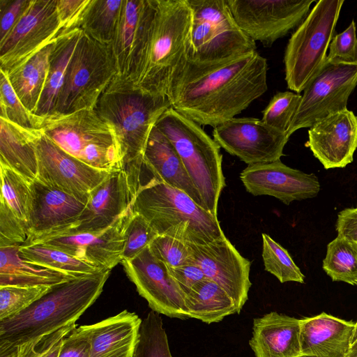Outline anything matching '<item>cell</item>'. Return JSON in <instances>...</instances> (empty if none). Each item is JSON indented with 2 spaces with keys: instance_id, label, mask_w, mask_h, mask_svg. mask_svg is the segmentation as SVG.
<instances>
[{
  "instance_id": "cell-1",
  "label": "cell",
  "mask_w": 357,
  "mask_h": 357,
  "mask_svg": "<svg viewBox=\"0 0 357 357\" xmlns=\"http://www.w3.org/2000/svg\"><path fill=\"white\" fill-rule=\"evenodd\" d=\"M267 61L257 51L209 65L188 61L169 98L181 114L215 128L267 91Z\"/></svg>"
},
{
  "instance_id": "cell-2",
  "label": "cell",
  "mask_w": 357,
  "mask_h": 357,
  "mask_svg": "<svg viewBox=\"0 0 357 357\" xmlns=\"http://www.w3.org/2000/svg\"><path fill=\"white\" fill-rule=\"evenodd\" d=\"M112 269L53 286L17 315L0 321V346L15 347L71 324L100 296Z\"/></svg>"
},
{
  "instance_id": "cell-3",
  "label": "cell",
  "mask_w": 357,
  "mask_h": 357,
  "mask_svg": "<svg viewBox=\"0 0 357 357\" xmlns=\"http://www.w3.org/2000/svg\"><path fill=\"white\" fill-rule=\"evenodd\" d=\"M192 10L187 0H157L144 60L135 82L169 98L189 61Z\"/></svg>"
},
{
  "instance_id": "cell-4",
  "label": "cell",
  "mask_w": 357,
  "mask_h": 357,
  "mask_svg": "<svg viewBox=\"0 0 357 357\" xmlns=\"http://www.w3.org/2000/svg\"><path fill=\"white\" fill-rule=\"evenodd\" d=\"M170 107L168 97L147 92L129 78L118 74L114 77L94 109L115 129L123 168L143 156L152 129Z\"/></svg>"
},
{
  "instance_id": "cell-5",
  "label": "cell",
  "mask_w": 357,
  "mask_h": 357,
  "mask_svg": "<svg viewBox=\"0 0 357 357\" xmlns=\"http://www.w3.org/2000/svg\"><path fill=\"white\" fill-rule=\"evenodd\" d=\"M132 210L142 215L158 235L187 244L203 245L225 236L216 215L184 192L164 182H154L139 189Z\"/></svg>"
},
{
  "instance_id": "cell-6",
  "label": "cell",
  "mask_w": 357,
  "mask_h": 357,
  "mask_svg": "<svg viewBox=\"0 0 357 357\" xmlns=\"http://www.w3.org/2000/svg\"><path fill=\"white\" fill-rule=\"evenodd\" d=\"M155 126L177 151L199 192L204 209L217 216L218 200L225 187L220 146L200 125L172 107L161 115Z\"/></svg>"
},
{
  "instance_id": "cell-7",
  "label": "cell",
  "mask_w": 357,
  "mask_h": 357,
  "mask_svg": "<svg viewBox=\"0 0 357 357\" xmlns=\"http://www.w3.org/2000/svg\"><path fill=\"white\" fill-rule=\"evenodd\" d=\"M40 129L62 150L91 167L107 172L123 169L116 130L94 109L44 117Z\"/></svg>"
},
{
  "instance_id": "cell-8",
  "label": "cell",
  "mask_w": 357,
  "mask_h": 357,
  "mask_svg": "<svg viewBox=\"0 0 357 357\" xmlns=\"http://www.w3.org/2000/svg\"><path fill=\"white\" fill-rule=\"evenodd\" d=\"M344 0H319L291 34L284 54L287 87L297 93L324 65Z\"/></svg>"
},
{
  "instance_id": "cell-9",
  "label": "cell",
  "mask_w": 357,
  "mask_h": 357,
  "mask_svg": "<svg viewBox=\"0 0 357 357\" xmlns=\"http://www.w3.org/2000/svg\"><path fill=\"white\" fill-rule=\"evenodd\" d=\"M117 74L111 45L100 43L82 31L67 67L52 114L94 109Z\"/></svg>"
},
{
  "instance_id": "cell-10",
  "label": "cell",
  "mask_w": 357,
  "mask_h": 357,
  "mask_svg": "<svg viewBox=\"0 0 357 357\" xmlns=\"http://www.w3.org/2000/svg\"><path fill=\"white\" fill-rule=\"evenodd\" d=\"M192 10L189 62L209 65L257 51L226 0H187Z\"/></svg>"
},
{
  "instance_id": "cell-11",
  "label": "cell",
  "mask_w": 357,
  "mask_h": 357,
  "mask_svg": "<svg viewBox=\"0 0 357 357\" xmlns=\"http://www.w3.org/2000/svg\"><path fill=\"white\" fill-rule=\"evenodd\" d=\"M356 86L357 63L326 61L303 89L287 135L347 109L349 98Z\"/></svg>"
},
{
  "instance_id": "cell-12",
  "label": "cell",
  "mask_w": 357,
  "mask_h": 357,
  "mask_svg": "<svg viewBox=\"0 0 357 357\" xmlns=\"http://www.w3.org/2000/svg\"><path fill=\"white\" fill-rule=\"evenodd\" d=\"M239 28L253 41L271 47L298 27L314 0H226Z\"/></svg>"
},
{
  "instance_id": "cell-13",
  "label": "cell",
  "mask_w": 357,
  "mask_h": 357,
  "mask_svg": "<svg viewBox=\"0 0 357 357\" xmlns=\"http://www.w3.org/2000/svg\"><path fill=\"white\" fill-rule=\"evenodd\" d=\"M63 31L57 0H31L13 29L0 42L1 70L10 73Z\"/></svg>"
},
{
  "instance_id": "cell-14",
  "label": "cell",
  "mask_w": 357,
  "mask_h": 357,
  "mask_svg": "<svg viewBox=\"0 0 357 357\" xmlns=\"http://www.w3.org/2000/svg\"><path fill=\"white\" fill-rule=\"evenodd\" d=\"M213 139L248 165L270 162L284 155L289 137L255 117H234L213 130Z\"/></svg>"
},
{
  "instance_id": "cell-15",
  "label": "cell",
  "mask_w": 357,
  "mask_h": 357,
  "mask_svg": "<svg viewBox=\"0 0 357 357\" xmlns=\"http://www.w3.org/2000/svg\"><path fill=\"white\" fill-rule=\"evenodd\" d=\"M157 0H123L111 47L118 75L135 83L139 75L151 33Z\"/></svg>"
},
{
  "instance_id": "cell-16",
  "label": "cell",
  "mask_w": 357,
  "mask_h": 357,
  "mask_svg": "<svg viewBox=\"0 0 357 357\" xmlns=\"http://www.w3.org/2000/svg\"><path fill=\"white\" fill-rule=\"evenodd\" d=\"M129 280L151 310L171 318L189 319L184 294L168 267L145 248L135 257L121 263Z\"/></svg>"
},
{
  "instance_id": "cell-17",
  "label": "cell",
  "mask_w": 357,
  "mask_h": 357,
  "mask_svg": "<svg viewBox=\"0 0 357 357\" xmlns=\"http://www.w3.org/2000/svg\"><path fill=\"white\" fill-rule=\"evenodd\" d=\"M194 263L234 301L238 314L248 299L250 261L226 236L203 245L188 244Z\"/></svg>"
},
{
  "instance_id": "cell-18",
  "label": "cell",
  "mask_w": 357,
  "mask_h": 357,
  "mask_svg": "<svg viewBox=\"0 0 357 357\" xmlns=\"http://www.w3.org/2000/svg\"><path fill=\"white\" fill-rule=\"evenodd\" d=\"M139 184L124 169L111 172L89 193L87 204L75 225L60 234L96 232L109 227L133 207Z\"/></svg>"
},
{
  "instance_id": "cell-19",
  "label": "cell",
  "mask_w": 357,
  "mask_h": 357,
  "mask_svg": "<svg viewBox=\"0 0 357 357\" xmlns=\"http://www.w3.org/2000/svg\"><path fill=\"white\" fill-rule=\"evenodd\" d=\"M132 211V208L102 231L63 233L29 241L24 244H43L96 267L112 269L122 261L125 229Z\"/></svg>"
},
{
  "instance_id": "cell-20",
  "label": "cell",
  "mask_w": 357,
  "mask_h": 357,
  "mask_svg": "<svg viewBox=\"0 0 357 357\" xmlns=\"http://www.w3.org/2000/svg\"><path fill=\"white\" fill-rule=\"evenodd\" d=\"M31 192L26 241L71 229L84 209L89 195L66 192L49 186L37 178L31 183Z\"/></svg>"
},
{
  "instance_id": "cell-21",
  "label": "cell",
  "mask_w": 357,
  "mask_h": 357,
  "mask_svg": "<svg viewBox=\"0 0 357 357\" xmlns=\"http://www.w3.org/2000/svg\"><path fill=\"white\" fill-rule=\"evenodd\" d=\"M36 178L73 194L89 195L111 172L91 167L67 153L43 131L36 142Z\"/></svg>"
},
{
  "instance_id": "cell-22",
  "label": "cell",
  "mask_w": 357,
  "mask_h": 357,
  "mask_svg": "<svg viewBox=\"0 0 357 357\" xmlns=\"http://www.w3.org/2000/svg\"><path fill=\"white\" fill-rule=\"evenodd\" d=\"M240 178L250 194L272 196L286 205L313 198L320 191L319 181L314 174L289 167L280 160L248 165Z\"/></svg>"
},
{
  "instance_id": "cell-23",
  "label": "cell",
  "mask_w": 357,
  "mask_h": 357,
  "mask_svg": "<svg viewBox=\"0 0 357 357\" xmlns=\"http://www.w3.org/2000/svg\"><path fill=\"white\" fill-rule=\"evenodd\" d=\"M305 146L325 169L346 167L357 149V116L346 109L317 121L308 129Z\"/></svg>"
},
{
  "instance_id": "cell-24",
  "label": "cell",
  "mask_w": 357,
  "mask_h": 357,
  "mask_svg": "<svg viewBox=\"0 0 357 357\" xmlns=\"http://www.w3.org/2000/svg\"><path fill=\"white\" fill-rule=\"evenodd\" d=\"M356 324L326 312L301 319V354L316 357H346Z\"/></svg>"
},
{
  "instance_id": "cell-25",
  "label": "cell",
  "mask_w": 357,
  "mask_h": 357,
  "mask_svg": "<svg viewBox=\"0 0 357 357\" xmlns=\"http://www.w3.org/2000/svg\"><path fill=\"white\" fill-rule=\"evenodd\" d=\"M142 319L124 310L99 322L79 326L91 344L90 357H131Z\"/></svg>"
},
{
  "instance_id": "cell-26",
  "label": "cell",
  "mask_w": 357,
  "mask_h": 357,
  "mask_svg": "<svg viewBox=\"0 0 357 357\" xmlns=\"http://www.w3.org/2000/svg\"><path fill=\"white\" fill-rule=\"evenodd\" d=\"M300 330L301 319L271 312L253 320L249 344L255 357H297Z\"/></svg>"
},
{
  "instance_id": "cell-27",
  "label": "cell",
  "mask_w": 357,
  "mask_h": 357,
  "mask_svg": "<svg viewBox=\"0 0 357 357\" xmlns=\"http://www.w3.org/2000/svg\"><path fill=\"white\" fill-rule=\"evenodd\" d=\"M143 155L164 183L184 192L204 208L199 192L191 181L177 151L155 126L149 135Z\"/></svg>"
},
{
  "instance_id": "cell-28",
  "label": "cell",
  "mask_w": 357,
  "mask_h": 357,
  "mask_svg": "<svg viewBox=\"0 0 357 357\" xmlns=\"http://www.w3.org/2000/svg\"><path fill=\"white\" fill-rule=\"evenodd\" d=\"M42 130L20 126L0 117V164L29 182L37 177L36 142Z\"/></svg>"
},
{
  "instance_id": "cell-29",
  "label": "cell",
  "mask_w": 357,
  "mask_h": 357,
  "mask_svg": "<svg viewBox=\"0 0 357 357\" xmlns=\"http://www.w3.org/2000/svg\"><path fill=\"white\" fill-rule=\"evenodd\" d=\"M19 247L12 245L0 248V287H53L76 278L24 259L20 255Z\"/></svg>"
},
{
  "instance_id": "cell-30",
  "label": "cell",
  "mask_w": 357,
  "mask_h": 357,
  "mask_svg": "<svg viewBox=\"0 0 357 357\" xmlns=\"http://www.w3.org/2000/svg\"><path fill=\"white\" fill-rule=\"evenodd\" d=\"M82 33L79 28H73L62 31L53 40L47 78L36 115L46 117L53 114L67 67Z\"/></svg>"
},
{
  "instance_id": "cell-31",
  "label": "cell",
  "mask_w": 357,
  "mask_h": 357,
  "mask_svg": "<svg viewBox=\"0 0 357 357\" xmlns=\"http://www.w3.org/2000/svg\"><path fill=\"white\" fill-rule=\"evenodd\" d=\"M184 304L189 318L206 324L217 323L227 316L238 314L229 294L207 278L197 283L184 295Z\"/></svg>"
},
{
  "instance_id": "cell-32",
  "label": "cell",
  "mask_w": 357,
  "mask_h": 357,
  "mask_svg": "<svg viewBox=\"0 0 357 357\" xmlns=\"http://www.w3.org/2000/svg\"><path fill=\"white\" fill-rule=\"evenodd\" d=\"M52 42L17 68L7 73L15 93L25 107L35 114L47 78Z\"/></svg>"
},
{
  "instance_id": "cell-33",
  "label": "cell",
  "mask_w": 357,
  "mask_h": 357,
  "mask_svg": "<svg viewBox=\"0 0 357 357\" xmlns=\"http://www.w3.org/2000/svg\"><path fill=\"white\" fill-rule=\"evenodd\" d=\"M123 0H90L75 28L103 44L111 45L116 30Z\"/></svg>"
},
{
  "instance_id": "cell-34",
  "label": "cell",
  "mask_w": 357,
  "mask_h": 357,
  "mask_svg": "<svg viewBox=\"0 0 357 357\" xmlns=\"http://www.w3.org/2000/svg\"><path fill=\"white\" fill-rule=\"evenodd\" d=\"M19 252L22 258L29 261L75 278L94 273L103 269L86 263L58 249L40 243L20 245Z\"/></svg>"
},
{
  "instance_id": "cell-35",
  "label": "cell",
  "mask_w": 357,
  "mask_h": 357,
  "mask_svg": "<svg viewBox=\"0 0 357 357\" xmlns=\"http://www.w3.org/2000/svg\"><path fill=\"white\" fill-rule=\"evenodd\" d=\"M323 269L335 282H357V251L353 243L337 236L327 245Z\"/></svg>"
},
{
  "instance_id": "cell-36",
  "label": "cell",
  "mask_w": 357,
  "mask_h": 357,
  "mask_svg": "<svg viewBox=\"0 0 357 357\" xmlns=\"http://www.w3.org/2000/svg\"><path fill=\"white\" fill-rule=\"evenodd\" d=\"M131 357H172L160 314L151 310L142 319Z\"/></svg>"
},
{
  "instance_id": "cell-37",
  "label": "cell",
  "mask_w": 357,
  "mask_h": 357,
  "mask_svg": "<svg viewBox=\"0 0 357 357\" xmlns=\"http://www.w3.org/2000/svg\"><path fill=\"white\" fill-rule=\"evenodd\" d=\"M1 196L13 212L27 222L31 205V182L0 164Z\"/></svg>"
},
{
  "instance_id": "cell-38",
  "label": "cell",
  "mask_w": 357,
  "mask_h": 357,
  "mask_svg": "<svg viewBox=\"0 0 357 357\" xmlns=\"http://www.w3.org/2000/svg\"><path fill=\"white\" fill-rule=\"evenodd\" d=\"M262 258L265 270L275 276L281 283H304L305 276L286 249L270 236L263 233Z\"/></svg>"
},
{
  "instance_id": "cell-39",
  "label": "cell",
  "mask_w": 357,
  "mask_h": 357,
  "mask_svg": "<svg viewBox=\"0 0 357 357\" xmlns=\"http://www.w3.org/2000/svg\"><path fill=\"white\" fill-rule=\"evenodd\" d=\"M0 117L29 129H40L44 117L29 111L15 93L6 72L0 70Z\"/></svg>"
},
{
  "instance_id": "cell-40",
  "label": "cell",
  "mask_w": 357,
  "mask_h": 357,
  "mask_svg": "<svg viewBox=\"0 0 357 357\" xmlns=\"http://www.w3.org/2000/svg\"><path fill=\"white\" fill-rule=\"evenodd\" d=\"M52 287H0V321L13 317L47 293Z\"/></svg>"
},
{
  "instance_id": "cell-41",
  "label": "cell",
  "mask_w": 357,
  "mask_h": 357,
  "mask_svg": "<svg viewBox=\"0 0 357 357\" xmlns=\"http://www.w3.org/2000/svg\"><path fill=\"white\" fill-rule=\"evenodd\" d=\"M301 100V95L297 93L289 91L276 93L263 110L261 121L287 134Z\"/></svg>"
},
{
  "instance_id": "cell-42",
  "label": "cell",
  "mask_w": 357,
  "mask_h": 357,
  "mask_svg": "<svg viewBox=\"0 0 357 357\" xmlns=\"http://www.w3.org/2000/svg\"><path fill=\"white\" fill-rule=\"evenodd\" d=\"M157 236L158 234L149 222L142 215L132 211L125 229L122 260L130 259L137 256Z\"/></svg>"
},
{
  "instance_id": "cell-43",
  "label": "cell",
  "mask_w": 357,
  "mask_h": 357,
  "mask_svg": "<svg viewBox=\"0 0 357 357\" xmlns=\"http://www.w3.org/2000/svg\"><path fill=\"white\" fill-rule=\"evenodd\" d=\"M149 246L152 254L168 268L194 263L189 245L176 238L158 235Z\"/></svg>"
},
{
  "instance_id": "cell-44",
  "label": "cell",
  "mask_w": 357,
  "mask_h": 357,
  "mask_svg": "<svg viewBox=\"0 0 357 357\" xmlns=\"http://www.w3.org/2000/svg\"><path fill=\"white\" fill-rule=\"evenodd\" d=\"M0 248L21 245L29 238L27 223L18 218L0 198Z\"/></svg>"
},
{
  "instance_id": "cell-45",
  "label": "cell",
  "mask_w": 357,
  "mask_h": 357,
  "mask_svg": "<svg viewBox=\"0 0 357 357\" xmlns=\"http://www.w3.org/2000/svg\"><path fill=\"white\" fill-rule=\"evenodd\" d=\"M326 61L357 63L356 26L354 20L345 30L334 36L328 47Z\"/></svg>"
},
{
  "instance_id": "cell-46",
  "label": "cell",
  "mask_w": 357,
  "mask_h": 357,
  "mask_svg": "<svg viewBox=\"0 0 357 357\" xmlns=\"http://www.w3.org/2000/svg\"><path fill=\"white\" fill-rule=\"evenodd\" d=\"M31 0H0V42L17 24Z\"/></svg>"
},
{
  "instance_id": "cell-47",
  "label": "cell",
  "mask_w": 357,
  "mask_h": 357,
  "mask_svg": "<svg viewBox=\"0 0 357 357\" xmlns=\"http://www.w3.org/2000/svg\"><path fill=\"white\" fill-rule=\"evenodd\" d=\"M91 344L77 326L63 339L58 357H90Z\"/></svg>"
},
{
  "instance_id": "cell-48",
  "label": "cell",
  "mask_w": 357,
  "mask_h": 357,
  "mask_svg": "<svg viewBox=\"0 0 357 357\" xmlns=\"http://www.w3.org/2000/svg\"><path fill=\"white\" fill-rule=\"evenodd\" d=\"M168 268L171 276L184 295L197 283L206 278L201 268L195 263Z\"/></svg>"
},
{
  "instance_id": "cell-49",
  "label": "cell",
  "mask_w": 357,
  "mask_h": 357,
  "mask_svg": "<svg viewBox=\"0 0 357 357\" xmlns=\"http://www.w3.org/2000/svg\"><path fill=\"white\" fill-rule=\"evenodd\" d=\"M90 0H57V10L63 31L75 28Z\"/></svg>"
},
{
  "instance_id": "cell-50",
  "label": "cell",
  "mask_w": 357,
  "mask_h": 357,
  "mask_svg": "<svg viewBox=\"0 0 357 357\" xmlns=\"http://www.w3.org/2000/svg\"><path fill=\"white\" fill-rule=\"evenodd\" d=\"M336 230L337 236L351 243L357 241V207L347 208L338 213Z\"/></svg>"
},
{
  "instance_id": "cell-51",
  "label": "cell",
  "mask_w": 357,
  "mask_h": 357,
  "mask_svg": "<svg viewBox=\"0 0 357 357\" xmlns=\"http://www.w3.org/2000/svg\"><path fill=\"white\" fill-rule=\"evenodd\" d=\"M76 324L70 325L67 328L59 337H57L42 353L39 357H58L60 347L63 339L75 327Z\"/></svg>"
},
{
  "instance_id": "cell-52",
  "label": "cell",
  "mask_w": 357,
  "mask_h": 357,
  "mask_svg": "<svg viewBox=\"0 0 357 357\" xmlns=\"http://www.w3.org/2000/svg\"><path fill=\"white\" fill-rule=\"evenodd\" d=\"M357 355V341L351 345L350 351L347 356H354Z\"/></svg>"
},
{
  "instance_id": "cell-53",
  "label": "cell",
  "mask_w": 357,
  "mask_h": 357,
  "mask_svg": "<svg viewBox=\"0 0 357 357\" xmlns=\"http://www.w3.org/2000/svg\"><path fill=\"white\" fill-rule=\"evenodd\" d=\"M356 285L357 286V282H356ZM355 324H356V326H355V329H354V335H353L352 340H351V344L357 341V321Z\"/></svg>"
},
{
  "instance_id": "cell-54",
  "label": "cell",
  "mask_w": 357,
  "mask_h": 357,
  "mask_svg": "<svg viewBox=\"0 0 357 357\" xmlns=\"http://www.w3.org/2000/svg\"><path fill=\"white\" fill-rule=\"evenodd\" d=\"M297 357H316V356H307V355H303V354H301V355H300V356H297Z\"/></svg>"
},
{
  "instance_id": "cell-55",
  "label": "cell",
  "mask_w": 357,
  "mask_h": 357,
  "mask_svg": "<svg viewBox=\"0 0 357 357\" xmlns=\"http://www.w3.org/2000/svg\"><path fill=\"white\" fill-rule=\"evenodd\" d=\"M353 244H354V247H355V248H356V250L357 251V241L355 242V243H353Z\"/></svg>"
},
{
  "instance_id": "cell-56",
  "label": "cell",
  "mask_w": 357,
  "mask_h": 357,
  "mask_svg": "<svg viewBox=\"0 0 357 357\" xmlns=\"http://www.w3.org/2000/svg\"><path fill=\"white\" fill-rule=\"evenodd\" d=\"M346 357H357V355L354 356H346Z\"/></svg>"
}]
</instances>
